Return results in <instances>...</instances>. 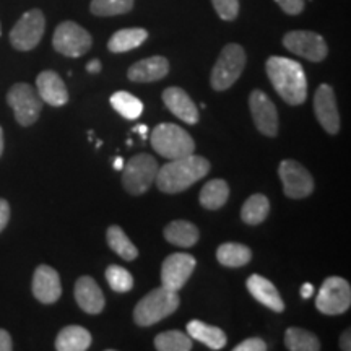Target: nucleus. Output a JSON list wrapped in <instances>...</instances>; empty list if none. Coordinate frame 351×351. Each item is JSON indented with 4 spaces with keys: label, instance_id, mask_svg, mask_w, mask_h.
<instances>
[{
    "label": "nucleus",
    "instance_id": "f257e3e1",
    "mask_svg": "<svg viewBox=\"0 0 351 351\" xmlns=\"http://www.w3.org/2000/svg\"><path fill=\"white\" fill-rule=\"evenodd\" d=\"M275 91L285 103L300 106L307 98V78L302 65L288 57L271 56L265 64Z\"/></svg>",
    "mask_w": 351,
    "mask_h": 351
},
{
    "label": "nucleus",
    "instance_id": "f03ea898",
    "mask_svg": "<svg viewBox=\"0 0 351 351\" xmlns=\"http://www.w3.org/2000/svg\"><path fill=\"white\" fill-rule=\"evenodd\" d=\"M210 171V161L204 156L192 155L169 160V163L158 168L155 182L158 189L166 194H178L184 192L192 184L200 181Z\"/></svg>",
    "mask_w": 351,
    "mask_h": 351
},
{
    "label": "nucleus",
    "instance_id": "7ed1b4c3",
    "mask_svg": "<svg viewBox=\"0 0 351 351\" xmlns=\"http://www.w3.org/2000/svg\"><path fill=\"white\" fill-rule=\"evenodd\" d=\"M179 302L181 301H179L178 291L161 285L160 288H155L137 302L134 309L135 324L138 327H150L153 324L161 322L178 311Z\"/></svg>",
    "mask_w": 351,
    "mask_h": 351
},
{
    "label": "nucleus",
    "instance_id": "20e7f679",
    "mask_svg": "<svg viewBox=\"0 0 351 351\" xmlns=\"http://www.w3.org/2000/svg\"><path fill=\"white\" fill-rule=\"evenodd\" d=\"M150 143L153 150L166 160L192 155L195 150V142L189 135V132L184 130L181 125L171 124V122L158 124L152 130Z\"/></svg>",
    "mask_w": 351,
    "mask_h": 351
},
{
    "label": "nucleus",
    "instance_id": "39448f33",
    "mask_svg": "<svg viewBox=\"0 0 351 351\" xmlns=\"http://www.w3.org/2000/svg\"><path fill=\"white\" fill-rule=\"evenodd\" d=\"M245 51L239 44L231 43L223 47L217 64L212 69V77H210V85L213 90L225 91L238 82L245 67Z\"/></svg>",
    "mask_w": 351,
    "mask_h": 351
},
{
    "label": "nucleus",
    "instance_id": "423d86ee",
    "mask_svg": "<svg viewBox=\"0 0 351 351\" xmlns=\"http://www.w3.org/2000/svg\"><path fill=\"white\" fill-rule=\"evenodd\" d=\"M158 173L156 160L148 153L132 156L122 168V186L129 194L140 195L150 189Z\"/></svg>",
    "mask_w": 351,
    "mask_h": 351
},
{
    "label": "nucleus",
    "instance_id": "0eeeda50",
    "mask_svg": "<svg viewBox=\"0 0 351 351\" xmlns=\"http://www.w3.org/2000/svg\"><path fill=\"white\" fill-rule=\"evenodd\" d=\"M7 104L13 109L16 122L23 127L33 125L43 111V99L36 88L28 83H15L7 93Z\"/></svg>",
    "mask_w": 351,
    "mask_h": 351
},
{
    "label": "nucleus",
    "instance_id": "6e6552de",
    "mask_svg": "<svg viewBox=\"0 0 351 351\" xmlns=\"http://www.w3.org/2000/svg\"><path fill=\"white\" fill-rule=\"evenodd\" d=\"M52 46L59 54L77 59L91 49L93 38L83 26L67 20L56 28L54 36H52Z\"/></svg>",
    "mask_w": 351,
    "mask_h": 351
},
{
    "label": "nucleus",
    "instance_id": "1a4fd4ad",
    "mask_svg": "<svg viewBox=\"0 0 351 351\" xmlns=\"http://www.w3.org/2000/svg\"><path fill=\"white\" fill-rule=\"evenodd\" d=\"M351 306V288L350 283L341 276H328L320 287L315 307L319 313L326 315L345 314Z\"/></svg>",
    "mask_w": 351,
    "mask_h": 351
},
{
    "label": "nucleus",
    "instance_id": "9d476101",
    "mask_svg": "<svg viewBox=\"0 0 351 351\" xmlns=\"http://www.w3.org/2000/svg\"><path fill=\"white\" fill-rule=\"evenodd\" d=\"M46 32V16L39 8L23 13L10 32V43L16 51H32L41 43Z\"/></svg>",
    "mask_w": 351,
    "mask_h": 351
},
{
    "label": "nucleus",
    "instance_id": "9b49d317",
    "mask_svg": "<svg viewBox=\"0 0 351 351\" xmlns=\"http://www.w3.org/2000/svg\"><path fill=\"white\" fill-rule=\"evenodd\" d=\"M283 46L293 54L304 57L311 62H322L328 54V46L326 39L319 33L307 32V29H296L283 36Z\"/></svg>",
    "mask_w": 351,
    "mask_h": 351
},
{
    "label": "nucleus",
    "instance_id": "f8f14e48",
    "mask_svg": "<svg viewBox=\"0 0 351 351\" xmlns=\"http://www.w3.org/2000/svg\"><path fill=\"white\" fill-rule=\"evenodd\" d=\"M283 182V192L289 199H306L313 194L314 179L301 163L295 160H285L278 168Z\"/></svg>",
    "mask_w": 351,
    "mask_h": 351
},
{
    "label": "nucleus",
    "instance_id": "ddd939ff",
    "mask_svg": "<svg viewBox=\"0 0 351 351\" xmlns=\"http://www.w3.org/2000/svg\"><path fill=\"white\" fill-rule=\"evenodd\" d=\"M249 108L254 124L261 134L265 137H276L278 134V111L269 96L263 93L262 90H254L249 95Z\"/></svg>",
    "mask_w": 351,
    "mask_h": 351
},
{
    "label": "nucleus",
    "instance_id": "4468645a",
    "mask_svg": "<svg viewBox=\"0 0 351 351\" xmlns=\"http://www.w3.org/2000/svg\"><path fill=\"white\" fill-rule=\"evenodd\" d=\"M195 265L197 261L191 254H171V256L165 258L163 265H161V282H163V287L173 289V291H179L187 283V280L191 278Z\"/></svg>",
    "mask_w": 351,
    "mask_h": 351
},
{
    "label": "nucleus",
    "instance_id": "2eb2a0df",
    "mask_svg": "<svg viewBox=\"0 0 351 351\" xmlns=\"http://www.w3.org/2000/svg\"><path fill=\"white\" fill-rule=\"evenodd\" d=\"M314 112L319 124L326 129L327 134L335 135L340 130V114L337 106L335 91L330 85L322 83L314 95Z\"/></svg>",
    "mask_w": 351,
    "mask_h": 351
},
{
    "label": "nucleus",
    "instance_id": "dca6fc26",
    "mask_svg": "<svg viewBox=\"0 0 351 351\" xmlns=\"http://www.w3.org/2000/svg\"><path fill=\"white\" fill-rule=\"evenodd\" d=\"M33 296L43 304H54L62 296L60 276L49 265H39L33 275Z\"/></svg>",
    "mask_w": 351,
    "mask_h": 351
},
{
    "label": "nucleus",
    "instance_id": "f3484780",
    "mask_svg": "<svg viewBox=\"0 0 351 351\" xmlns=\"http://www.w3.org/2000/svg\"><path fill=\"white\" fill-rule=\"evenodd\" d=\"M36 91L43 103L52 108L65 106L69 103V90L60 75L54 70H44L36 78Z\"/></svg>",
    "mask_w": 351,
    "mask_h": 351
},
{
    "label": "nucleus",
    "instance_id": "a211bd4d",
    "mask_svg": "<svg viewBox=\"0 0 351 351\" xmlns=\"http://www.w3.org/2000/svg\"><path fill=\"white\" fill-rule=\"evenodd\" d=\"M163 103L178 119L186 122V124L194 125L200 119L199 109H197L195 103L191 99V96H189L182 88H166L163 91Z\"/></svg>",
    "mask_w": 351,
    "mask_h": 351
},
{
    "label": "nucleus",
    "instance_id": "6ab92c4d",
    "mask_svg": "<svg viewBox=\"0 0 351 351\" xmlns=\"http://www.w3.org/2000/svg\"><path fill=\"white\" fill-rule=\"evenodd\" d=\"M75 301L82 311H85L86 314L91 315L103 313L104 304H106V300H104L99 285L91 276H80L77 280Z\"/></svg>",
    "mask_w": 351,
    "mask_h": 351
},
{
    "label": "nucleus",
    "instance_id": "aec40b11",
    "mask_svg": "<svg viewBox=\"0 0 351 351\" xmlns=\"http://www.w3.org/2000/svg\"><path fill=\"white\" fill-rule=\"evenodd\" d=\"M169 72V62L163 56H153L135 62L127 72L130 82L135 83H153L163 80Z\"/></svg>",
    "mask_w": 351,
    "mask_h": 351
},
{
    "label": "nucleus",
    "instance_id": "412c9836",
    "mask_svg": "<svg viewBox=\"0 0 351 351\" xmlns=\"http://www.w3.org/2000/svg\"><path fill=\"white\" fill-rule=\"evenodd\" d=\"M247 289L249 293L254 296V300H257L262 306H267L274 313H283L285 311V302L280 296L278 289L270 280L263 278L261 275H251L247 278Z\"/></svg>",
    "mask_w": 351,
    "mask_h": 351
},
{
    "label": "nucleus",
    "instance_id": "4be33fe9",
    "mask_svg": "<svg viewBox=\"0 0 351 351\" xmlns=\"http://www.w3.org/2000/svg\"><path fill=\"white\" fill-rule=\"evenodd\" d=\"M200 238L199 228L186 219H176L165 228V239L178 247H192Z\"/></svg>",
    "mask_w": 351,
    "mask_h": 351
},
{
    "label": "nucleus",
    "instance_id": "5701e85b",
    "mask_svg": "<svg viewBox=\"0 0 351 351\" xmlns=\"http://www.w3.org/2000/svg\"><path fill=\"white\" fill-rule=\"evenodd\" d=\"M187 332L191 339L207 345L210 350H221L226 345V333L221 328L208 326L202 320H191L187 324Z\"/></svg>",
    "mask_w": 351,
    "mask_h": 351
},
{
    "label": "nucleus",
    "instance_id": "b1692460",
    "mask_svg": "<svg viewBox=\"0 0 351 351\" xmlns=\"http://www.w3.org/2000/svg\"><path fill=\"white\" fill-rule=\"evenodd\" d=\"M90 345L91 333L80 326L64 327L56 339V350L59 351H85Z\"/></svg>",
    "mask_w": 351,
    "mask_h": 351
},
{
    "label": "nucleus",
    "instance_id": "393cba45",
    "mask_svg": "<svg viewBox=\"0 0 351 351\" xmlns=\"http://www.w3.org/2000/svg\"><path fill=\"white\" fill-rule=\"evenodd\" d=\"M148 39V32L143 28H124L116 32L108 41V49L112 54H121L132 49H137L138 46Z\"/></svg>",
    "mask_w": 351,
    "mask_h": 351
},
{
    "label": "nucleus",
    "instance_id": "a878e982",
    "mask_svg": "<svg viewBox=\"0 0 351 351\" xmlns=\"http://www.w3.org/2000/svg\"><path fill=\"white\" fill-rule=\"evenodd\" d=\"M228 197H230V186L225 179H212L202 187L199 200L204 208L218 210L226 204Z\"/></svg>",
    "mask_w": 351,
    "mask_h": 351
},
{
    "label": "nucleus",
    "instance_id": "bb28decb",
    "mask_svg": "<svg viewBox=\"0 0 351 351\" xmlns=\"http://www.w3.org/2000/svg\"><path fill=\"white\" fill-rule=\"evenodd\" d=\"M217 258L223 267L238 269V267H244L251 262L252 251L244 244L226 243V244H221L218 247Z\"/></svg>",
    "mask_w": 351,
    "mask_h": 351
},
{
    "label": "nucleus",
    "instance_id": "cd10ccee",
    "mask_svg": "<svg viewBox=\"0 0 351 351\" xmlns=\"http://www.w3.org/2000/svg\"><path fill=\"white\" fill-rule=\"evenodd\" d=\"M270 213V202L263 194H254L244 202L241 208V219L249 226L261 225Z\"/></svg>",
    "mask_w": 351,
    "mask_h": 351
},
{
    "label": "nucleus",
    "instance_id": "c85d7f7f",
    "mask_svg": "<svg viewBox=\"0 0 351 351\" xmlns=\"http://www.w3.org/2000/svg\"><path fill=\"white\" fill-rule=\"evenodd\" d=\"M108 245L112 249L117 256L124 258L127 262L135 261L138 257V249L135 247L134 243L127 238V234L121 226H109L106 232Z\"/></svg>",
    "mask_w": 351,
    "mask_h": 351
},
{
    "label": "nucleus",
    "instance_id": "c756f323",
    "mask_svg": "<svg viewBox=\"0 0 351 351\" xmlns=\"http://www.w3.org/2000/svg\"><path fill=\"white\" fill-rule=\"evenodd\" d=\"M285 346L289 351H319L320 341L313 332L300 327H289L285 333Z\"/></svg>",
    "mask_w": 351,
    "mask_h": 351
},
{
    "label": "nucleus",
    "instance_id": "7c9ffc66",
    "mask_svg": "<svg viewBox=\"0 0 351 351\" xmlns=\"http://www.w3.org/2000/svg\"><path fill=\"white\" fill-rule=\"evenodd\" d=\"M111 106L127 121H137L142 116L143 103L129 91H117L111 96Z\"/></svg>",
    "mask_w": 351,
    "mask_h": 351
},
{
    "label": "nucleus",
    "instance_id": "2f4dec72",
    "mask_svg": "<svg viewBox=\"0 0 351 351\" xmlns=\"http://www.w3.org/2000/svg\"><path fill=\"white\" fill-rule=\"evenodd\" d=\"M155 348L158 351H191L192 340L187 333L179 330H168L156 335Z\"/></svg>",
    "mask_w": 351,
    "mask_h": 351
},
{
    "label": "nucleus",
    "instance_id": "473e14b6",
    "mask_svg": "<svg viewBox=\"0 0 351 351\" xmlns=\"http://www.w3.org/2000/svg\"><path fill=\"white\" fill-rule=\"evenodd\" d=\"M135 0H91L90 12L95 16L125 15L134 8Z\"/></svg>",
    "mask_w": 351,
    "mask_h": 351
},
{
    "label": "nucleus",
    "instance_id": "72a5a7b5",
    "mask_svg": "<svg viewBox=\"0 0 351 351\" xmlns=\"http://www.w3.org/2000/svg\"><path fill=\"white\" fill-rule=\"evenodd\" d=\"M106 280L112 291L127 293L134 288V278L124 267L109 265L106 269Z\"/></svg>",
    "mask_w": 351,
    "mask_h": 351
},
{
    "label": "nucleus",
    "instance_id": "f704fd0d",
    "mask_svg": "<svg viewBox=\"0 0 351 351\" xmlns=\"http://www.w3.org/2000/svg\"><path fill=\"white\" fill-rule=\"evenodd\" d=\"M215 12L225 21H232L239 15V0H212Z\"/></svg>",
    "mask_w": 351,
    "mask_h": 351
},
{
    "label": "nucleus",
    "instance_id": "c9c22d12",
    "mask_svg": "<svg viewBox=\"0 0 351 351\" xmlns=\"http://www.w3.org/2000/svg\"><path fill=\"white\" fill-rule=\"evenodd\" d=\"M275 2L288 15H300L306 5V0H275Z\"/></svg>",
    "mask_w": 351,
    "mask_h": 351
},
{
    "label": "nucleus",
    "instance_id": "e433bc0d",
    "mask_svg": "<svg viewBox=\"0 0 351 351\" xmlns=\"http://www.w3.org/2000/svg\"><path fill=\"white\" fill-rule=\"evenodd\" d=\"M232 350L234 351H265L267 343L262 339L254 337V339H247V340L241 341V343L238 346H234Z\"/></svg>",
    "mask_w": 351,
    "mask_h": 351
},
{
    "label": "nucleus",
    "instance_id": "4c0bfd02",
    "mask_svg": "<svg viewBox=\"0 0 351 351\" xmlns=\"http://www.w3.org/2000/svg\"><path fill=\"white\" fill-rule=\"evenodd\" d=\"M10 221V205L5 199H0V232L5 230Z\"/></svg>",
    "mask_w": 351,
    "mask_h": 351
},
{
    "label": "nucleus",
    "instance_id": "58836bf2",
    "mask_svg": "<svg viewBox=\"0 0 351 351\" xmlns=\"http://www.w3.org/2000/svg\"><path fill=\"white\" fill-rule=\"evenodd\" d=\"M13 350V341L10 333L3 328H0V351H10Z\"/></svg>",
    "mask_w": 351,
    "mask_h": 351
},
{
    "label": "nucleus",
    "instance_id": "ea45409f",
    "mask_svg": "<svg viewBox=\"0 0 351 351\" xmlns=\"http://www.w3.org/2000/svg\"><path fill=\"white\" fill-rule=\"evenodd\" d=\"M351 332L350 330H345L341 333L340 337V348L343 351H350L351 350Z\"/></svg>",
    "mask_w": 351,
    "mask_h": 351
},
{
    "label": "nucleus",
    "instance_id": "a19ab883",
    "mask_svg": "<svg viewBox=\"0 0 351 351\" xmlns=\"http://www.w3.org/2000/svg\"><path fill=\"white\" fill-rule=\"evenodd\" d=\"M314 295V287L311 283H304L301 287V296L304 298V300H307V298H311Z\"/></svg>",
    "mask_w": 351,
    "mask_h": 351
},
{
    "label": "nucleus",
    "instance_id": "79ce46f5",
    "mask_svg": "<svg viewBox=\"0 0 351 351\" xmlns=\"http://www.w3.org/2000/svg\"><path fill=\"white\" fill-rule=\"evenodd\" d=\"M86 70H88V72H90V73H98L99 70H101V62H99L98 59L91 60V62H88Z\"/></svg>",
    "mask_w": 351,
    "mask_h": 351
},
{
    "label": "nucleus",
    "instance_id": "37998d69",
    "mask_svg": "<svg viewBox=\"0 0 351 351\" xmlns=\"http://www.w3.org/2000/svg\"><path fill=\"white\" fill-rule=\"evenodd\" d=\"M134 132H140V135H142L143 140L148 137V127L147 125H135Z\"/></svg>",
    "mask_w": 351,
    "mask_h": 351
},
{
    "label": "nucleus",
    "instance_id": "c03bdc74",
    "mask_svg": "<svg viewBox=\"0 0 351 351\" xmlns=\"http://www.w3.org/2000/svg\"><path fill=\"white\" fill-rule=\"evenodd\" d=\"M112 166H114V169H116V171H122V168H124V160H122L121 156H117L116 160H114Z\"/></svg>",
    "mask_w": 351,
    "mask_h": 351
},
{
    "label": "nucleus",
    "instance_id": "a18cd8bd",
    "mask_svg": "<svg viewBox=\"0 0 351 351\" xmlns=\"http://www.w3.org/2000/svg\"><path fill=\"white\" fill-rule=\"evenodd\" d=\"M3 148H5V138H3V129L0 127V156H2Z\"/></svg>",
    "mask_w": 351,
    "mask_h": 351
},
{
    "label": "nucleus",
    "instance_id": "49530a36",
    "mask_svg": "<svg viewBox=\"0 0 351 351\" xmlns=\"http://www.w3.org/2000/svg\"><path fill=\"white\" fill-rule=\"evenodd\" d=\"M101 145H103V142H101V140H98V142H96V148H99Z\"/></svg>",
    "mask_w": 351,
    "mask_h": 351
},
{
    "label": "nucleus",
    "instance_id": "de8ad7c7",
    "mask_svg": "<svg viewBox=\"0 0 351 351\" xmlns=\"http://www.w3.org/2000/svg\"><path fill=\"white\" fill-rule=\"evenodd\" d=\"M0 33H2V25H0Z\"/></svg>",
    "mask_w": 351,
    "mask_h": 351
}]
</instances>
